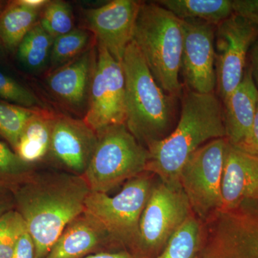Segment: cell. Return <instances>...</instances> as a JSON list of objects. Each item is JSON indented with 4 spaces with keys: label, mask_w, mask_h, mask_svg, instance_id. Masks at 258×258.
Returning a JSON list of instances; mask_svg holds the SVG:
<instances>
[{
    "label": "cell",
    "mask_w": 258,
    "mask_h": 258,
    "mask_svg": "<svg viewBox=\"0 0 258 258\" xmlns=\"http://www.w3.org/2000/svg\"><path fill=\"white\" fill-rule=\"evenodd\" d=\"M16 210L35 247V258L46 257L62 231L83 213L91 190L83 176L29 178L13 189Z\"/></svg>",
    "instance_id": "cell-1"
},
{
    "label": "cell",
    "mask_w": 258,
    "mask_h": 258,
    "mask_svg": "<svg viewBox=\"0 0 258 258\" xmlns=\"http://www.w3.org/2000/svg\"><path fill=\"white\" fill-rule=\"evenodd\" d=\"M222 138H226V132L222 102L214 93L202 94L189 90L181 101L175 129L148 146L146 171L157 174L166 184L181 186L180 173L189 157L210 141Z\"/></svg>",
    "instance_id": "cell-2"
},
{
    "label": "cell",
    "mask_w": 258,
    "mask_h": 258,
    "mask_svg": "<svg viewBox=\"0 0 258 258\" xmlns=\"http://www.w3.org/2000/svg\"><path fill=\"white\" fill-rule=\"evenodd\" d=\"M121 64L125 77V124L141 144L148 147L169 135L174 97L166 96L156 82L134 41L127 47Z\"/></svg>",
    "instance_id": "cell-3"
},
{
    "label": "cell",
    "mask_w": 258,
    "mask_h": 258,
    "mask_svg": "<svg viewBox=\"0 0 258 258\" xmlns=\"http://www.w3.org/2000/svg\"><path fill=\"white\" fill-rule=\"evenodd\" d=\"M133 41L157 84L169 96H179L184 41L181 20L157 3L142 2Z\"/></svg>",
    "instance_id": "cell-4"
},
{
    "label": "cell",
    "mask_w": 258,
    "mask_h": 258,
    "mask_svg": "<svg viewBox=\"0 0 258 258\" xmlns=\"http://www.w3.org/2000/svg\"><path fill=\"white\" fill-rule=\"evenodd\" d=\"M98 142L83 178L91 191L107 193L147 168L149 152L125 124L98 132Z\"/></svg>",
    "instance_id": "cell-5"
},
{
    "label": "cell",
    "mask_w": 258,
    "mask_h": 258,
    "mask_svg": "<svg viewBox=\"0 0 258 258\" xmlns=\"http://www.w3.org/2000/svg\"><path fill=\"white\" fill-rule=\"evenodd\" d=\"M147 176L128 180L118 195L90 191L84 213L101 226L108 235L137 242L139 222L152 189Z\"/></svg>",
    "instance_id": "cell-6"
},
{
    "label": "cell",
    "mask_w": 258,
    "mask_h": 258,
    "mask_svg": "<svg viewBox=\"0 0 258 258\" xmlns=\"http://www.w3.org/2000/svg\"><path fill=\"white\" fill-rule=\"evenodd\" d=\"M227 139L210 141L183 166L179 182L193 213L207 222L222 208L221 184Z\"/></svg>",
    "instance_id": "cell-7"
},
{
    "label": "cell",
    "mask_w": 258,
    "mask_h": 258,
    "mask_svg": "<svg viewBox=\"0 0 258 258\" xmlns=\"http://www.w3.org/2000/svg\"><path fill=\"white\" fill-rule=\"evenodd\" d=\"M96 62L83 120L98 133L112 125L125 124L126 112L121 62L99 44L96 43Z\"/></svg>",
    "instance_id": "cell-8"
},
{
    "label": "cell",
    "mask_w": 258,
    "mask_h": 258,
    "mask_svg": "<svg viewBox=\"0 0 258 258\" xmlns=\"http://www.w3.org/2000/svg\"><path fill=\"white\" fill-rule=\"evenodd\" d=\"M192 212L181 186L161 181L152 186L142 212L137 243L148 252L159 250Z\"/></svg>",
    "instance_id": "cell-9"
},
{
    "label": "cell",
    "mask_w": 258,
    "mask_h": 258,
    "mask_svg": "<svg viewBox=\"0 0 258 258\" xmlns=\"http://www.w3.org/2000/svg\"><path fill=\"white\" fill-rule=\"evenodd\" d=\"M258 37V27L233 14L217 25L215 31V71L222 101L239 86L245 70L246 57Z\"/></svg>",
    "instance_id": "cell-10"
},
{
    "label": "cell",
    "mask_w": 258,
    "mask_h": 258,
    "mask_svg": "<svg viewBox=\"0 0 258 258\" xmlns=\"http://www.w3.org/2000/svg\"><path fill=\"white\" fill-rule=\"evenodd\" d=\"M208 243L203 253L209 258H258V212L243 206L218 212L210 220Z\"/></svg>",
    "instance_id": "cell-11"
},
{
    "label": "cell",
    "mask_w": 258,
    "mask_h": 258,
    "mask_svg": "<svg viewBox=\"0 0 258 258\" xmlns=\"http://www.w3.org/2000/svg\"><path fill=\"white\" fill-rule=\"evenodd\" d=\"M183 41L181 69L190 91L210 94L217 85L215 25L199 20H181Z\"/></svg>",
    "instance_id": "cell-12"
},
{
    "label": "cell",
    "mask_w": 258,
    "mask_h": 258,
    "mask_svg": "<svg viewBox=\"0 0 258 258\" xmlns=\"http://www.w3.org/2000/svg\"><path fill=\"white\" fill-rule=\"evenodd\" d=\"M141 3L113 0L83 13L84 28L93 34L96 43L104 47L118 62H121L127 47L133 41Z\"/></svg>",
    "instance_id": "cell-13"
},
{
    "label": "cell",
    "mask_w": 258,
    "mask_h": 258,
    "mask_svg": "<svg viewBox=\"0 0 258 258\" xmlns=\"http://www.w3.org/2000/svg\"><path fill=\"white\" fill-rule=\"evenodd\" d=\"M98 142V134L84 120L55 116L50 151L57 162L79 176L86 172Z\"/></svg>",
    "instance_id": "cell-14"
},
{
    "label": "cell",
    "mask_w": 258,
    "mask_h": 258,
    "mask_svg": "<svg viewBox=\"0 0 258 258\" xmlns=\"http://www.w3.org/2000/svg\"><path fill=\"white\" fill-rule=\"evenodd\" d=\"M222 208L228 212L247 201L258 203V156L227 143L222 171Z\"/></svg>",
    "instance_id": "cell-15"
},
{
    "label": "cell",
    "mask_w": 258,
    "mask_h": 258,
    "mask_svg": "<svg viewBox=\"0 0 258 258\" xmlns=\"http://www.w3.org/2000/svg\"><path fill=\"white\" fill-rule=\"evenodd\" d=\"M96 57V47L92 46L77 58L50 72L47 87L62 106L86 113Z\"/></svg>",
    "instance_id": "cell-16"
},
{
    "label": "cell",
    "mask_w": 258,
    "mask_h": 258,
    "mask_svg": "<svg viewBox=\"0 0 258 258\" xmlns=\"http://www.w3.org/2000/svg\"><path fill=\"white\" fill-rule=\"evenodd\" d=\"M257 101L258 89L247 68L239 86L222 101L226 139L232 145L242 149L248 141Z\"/></svg>",
    "instance_id": "cell-17"
},
{
    "label": "cell",
    "mask_w": 258,
    "mask_h": 258,
    "mask_svg": "<svg viewBox=\"0 0 258 258\" xmlns=\"http://www.w3.org/2000/svg\"><path fill=\"white\" fill-rule=\"evenodd\" d=\"M106 236V231L83 212L64 228L45 258H82Z\"/></svg>",
    "instance_id": "cell-18"
},
{
    "label": "cell",
    "mask_w": 258,
    "mask_h": 258,
    "mask_svg": "<svg viewBox=\"0 0 258 258\" xmlns=\"http://www.w3.org/2000/svg\"><path fill=\"white\" fill-rule=\"evenodd\" d=\"M41 11L25 6L21 0L5 3L0 11V41L5 50L15 52L24 37L38 23Z\"/></svg>",
    "instance_id": "cell-19"
},
{
    "label": "cell",
    "mask_w": 258,
    "mask_h": 258,
    "mask_svg": "<svg viewBox=\"0 0 258 258\" xmlns=\"http://www.w3.org/2000/svg\"><path fill=\"white\" fill-rule=\"evenodd\" d=\"M54 118L50 111L42 110L29 120L15 150L22 160L30 164L49 152Z\"/></svg>",
    "instance_id": "cell-20"
},
{
    "label": "cell",
    "mask_w": 258,
    "mask_h": 258,
    "mask_svg": "<svg viewBox=\"0 0 258 258\" xmlns=\"http://www.w3.org/2000/svg\"><path fill=\"white\" fill-rule=\"evenodd\" d=\"M180 20H199L218 25L233 15L230 0H161L156 2Z\"/></svg>",
    "instance_id": "cell-21"
},
{
    "label": "cell",
    "mask_w": 258,
    "mask_h": 258,
    "mask_svg": "<svg viewBox=\"0 0 258 258\" xmlns=\"http://www.w3.org/2000/svg\"><path fill=\"white\" fill-rule=\"evenodd\" d=\"M204 236L205 227L192 212L173 234L157 258H197Z\"/></svg>",
    "instance_id": "cell-22"
},
{
    "label": "cell",
    "mask_w": 258,
    "mask_h": 258,
    "mask_svg": "<svg viewBox=\"0 0 258 258\" xmlns=\"http://www.w3.org/2000/svg\"><path fill=\"white\" fill-rule=\"evenodd\" d=\"M54 40L38 22L15 51L18 62L27 71H40L49 62Z\"/></svg>",
    "instance_id": "cell-23"
},
{
    "label": "cell",
    "mask_w": 258,
    "mask_h": 258,
    "mask_svg": "<svg viewBox=\"0 0 258 258\" xmlns=\"http://www.w3.org/2000/svg\"><path fill=\"white\" fill-rule=\"evenodd\" d=\"M92 37L93 34L86 29L75 28L55 38L51 49L49 71L52 72L84 53L92 47Z\"/></svg>",
    "instance_id": "cell-24"
},
{
    "label": "cell",
    "mask_w": 258,
    "mask_h": 258,
    "mask_svg": "<svg viewBox=\"0 0 258 258\" xmlns=\"http://www.w3.org/2000/svg\"><path fill=\"white\" fill-rule=\"evenodd\" d=\"M40 109L25 108L0 100V137L15 152L25 127Z\"/></svg>",
    "instance_id": "cell-25"
},
{
    "label": "cell",
    "mask_w": 258,
    "mask_h": 258,
    "mask_svg": "<svg viewBox=\"0 0 258 258\" xmlns=\"http://www.w3.org/2000/svg\"><path fill=\"white\" fill-rule=\"evenodd\" d=\"M39 23L54 39L74 30V16L69 3L62 0L48 1L40 13Z\"/></svg>",
    "instance_id": "cell-26"
},
{
    "label": "cell",
    "mask_w": 258,
    "mask_h": 258,
    "mask_svg": "<svg viewBox=\"0 0 258 258\" xmlns=\"http://www.w3.org/2000/svg\"><path fill=\"white\" fill-rule=\"evenodd\" d=\"M0 100L25 108L47 110L46 105L35 93L1 67Z\"/></svg>",
    "instance_id": "cell-27"
},
{
    "label": "cell",
    "mask_w": 258,
    "mask_h": 258,
    "mask_svg": "<svg viewBox=\"0 0 258 258\" xmlns=\"http://www.w3.org/2000/svg\"><path fill=\"white\" fill-rule=\"evenodd\" d=\"M31 166L25 162L10 148L0 142V187L23 184L30 177Z\"/></svg>",
    "instance_id": "cell-28"
},
{
    "label": "cell",
    "mask_w": 258,
    "mask_h": 258,
    "mask_svg": "<svg viewBox=\"0 0 258 258\" xmlns=\"http://www.w3.org/2000/svg\"><path fill=\"white\" fill-rule=\"evenodd\" d=\"M26 227L16 210H10L0 217V258L12 257L19 237Z\"/></svg>",
    "instance_id": "cell-29"
},
{
    "label": "cell",
    "mask_w": 258,
    "mask_h": 258,
    "mask_svg": "<svg viewBox=\"0 0 258 258\" xmlns=\"http://www.w3.org/2000/svg\"><path fill=\"white\" fill-rule=\"evenodd\" d=\"M233 14L239 15L258 27V0L232 1Z\"/></svg>",
    "instance_id": "cell-30"
},
{
    "label": "cell",
    "mask_w": 258,
    "mask_h": 258,
    "mask_svg": "<svg viewBox=\"0 0 258 258\" xmlns=\"http://www.w3.org/2000/svg\"><path fill=\"white\" fill-rule=\"evenodd\" d=\"M11 258H35V247L28 229L19 237Z\"/></svg>",
    "instance_id": "cell-31"
},
{
    "label": "cell",
    "mask_w": 258,
    "mask_h": 258,
    "mask_svg": "<svg viewBox=\"0 0 258 258\" xmlns=\"http://www.w3.org/2000/svg\"><path fill=\"white\" fill-rule=\"evenodd\" d=\"M240 149L253 155L258 156V101L250 136L247 143Z\"/></svg>",
    "instance_id": "cell-32"
},
{
    "label": "cell",
    "mask_w": 258,
    "mask_h": 258,
    "mask_svg": "<svg viewBox=\"0 0 258 258\" xmlns=\"http://www.w3.org/2000/svg\"><path fill=\"white\" fill-rule=\"evenodd\" d=\"M250 50V70L252 79L258 89V37L253 45L251 47Z\"/></svg>",
    "instance_id": "cell-33"
},
{
    "label": "cell",
    "mask_w": 258,
    "mask_h": 258,
    "mask_svg": "<svg viewBox=\"0 0 258 258\" xmlns=\"http://www.w3.org/2000/svg\"><path fill=\"white\" fill-rule=\"evenodd\" d=\"M83 258H135L132 254L125 252H101Z\"/></svg>",
    "instance_id": "cell-34"
},
{
    "label": "cell",
    "mask_w": 258,
    "mask_h": 258,
    "mask_svg": "<svg viewBox=\"0 0 258 258\" xmlns=\"http://www.w3.org/2000/svg\"><path fill=\"white\" fill-rule=\"evenodd\" d=\"M12 210L11 206L8 200L3 198V196H0V217L3 216V215L9 210Z\"/></svg>",
    "instance_id": "cell-35"
},
{
    "label": "cell",
    "mask_w": 258,
    "mask_h": 258,
    "mask_svg": "<svg viewBox=\"0 0 258 258\" xmlns=\"http://www.w3.org/2000/svg\"><path fill=\"white\" fill-rule=\"evenodd\" d=\"M5 50L4 47H3V44H2L1 41H0V55L3 53V51Z\"/></svg>",
    "instance_id": "cell-36"
},
{
    "label": "cell",
    "mask_w": 258,
    "mask_h": 258,
    "mask_svg": "<svg viewBox=\"0 0 258 258\" xmlns=\"http://www.w3.org/2000/svg\"><path fill=\"white\" fill-rule=\"evenodd\" d=\"M5 4V2L0 1V11H1L2 9H3V7H4Z\"/></svg>",
    "instance_id": "cell-37"
},
{
    "label": "cell",
    "mask_w": 258,
    "mask_h": 258,
    "mask_svg": "<svg viewBox=\"0 0 258 258\" xmlns=\"http://www.w3.org/2000/svg\"><path fill=\"white\" fill-rule=\"evenodd\" d=\"M198 258H209V257H206V256L204 255V254L201 253V254H200V255H199V254H198Z\"/></svg>",
    "instance_id": "cell-38"
},
{
    "label": "cell",
    "mask_w": 258,
    "mask_h": 258,
    "mask_svg": "<svg viewBox=\"0 0 258 258\" xmlns=\"http://www.w3.org/2000/svg\"><path fill=\"white\" fill-rule=\"evenodd\" d=\"M197 258H198V257H197Z\"/></svg>",
    "instance_id": "cell-39"
}]
</instances>
